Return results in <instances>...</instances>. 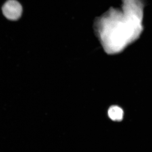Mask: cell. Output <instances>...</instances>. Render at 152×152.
<instances>
[{"label":"cell","instance_id":"cell-1","mask_svg":"<svg viewBox=\"0 0 152 152\" xmlns=\"http://www.w3.org/2000/svg\"><path fill=\"white\" fill-rule=\"evenodd\" d=\"M2 10L7 19L16 20L21 16L23 9L21 5L16 0H8L4 4Z\"/></svg>","mask_w":152,"mask_h":152},{"label":"cell","instance_id":"cell-2","mask_svg":"<svg viewBox=\"0 0 152 152\" xmlns=\"http://www.w3.org/2000/svg\"><path fill=\"white\" fill-rule=\"evenodd\" d=\"M108 113L110 118L113 121H120L123 118L124 112L118 106H111L108 110Z\"/></svg>","mask_w":152,"mask_h":152}]
</instances>
